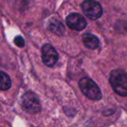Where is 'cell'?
Segmentation results:
<instances>
[{"label":"cell","mask_w":127,"mask_h":127,"mask_svg":"<svg viewBox=\"0 0 127 127\" xmlns=\"http://www.w3.org/2000/svg\"><path fill=\"white\" fill-rule=\"evenodd\" d=\"M58 59V53L51 44H46L42 47V60L48 67H53Z\"/></svg>","instance_id":"obj_5"},{"label":"cell","mask_w":127,"mask_h":127,"mask_svg":"<svg viewBox=\"0 0 127 127\" xmlns=\"http://www.w3.org/2000/svg\"><path fill=\"white\" fill-rule=\"evenodd\" d=\"M78 85L83 94L91 100H100L102 92L98 85L90 78H82L78 82Z\"/></svg>","instance_id":"obj_2"},{"label":"cell","mask_w":127,"mask_h":127,"mask_svg":"<svg viewBox=\"0 0 127 127\" xmlns=\"http://www.w3.org/2000/svg\"><path fill=\"white\" fill-rule=\"evenodd\" d=\"M11 85V80L9 75L4 71H0V90L6 91L10 89Z\"/></svg>","instance_id":"obj_9"},{"label":"cell","mask_w":127,"mask_h":127,"mask_svg":"<svg viewBox=\"0 0 127 127\" xmlns=\"http://www.w3.org/2000/svg\"><path fill=\"white\" fill-rule=\"evenodd\" d=\"M14 43L16 44V45L18 46V47H20V48L24 47L25 44V39H24V37H21V36H18V37H15Z\"/></svg>","instance_id":"obj_10"},{"label":"cell","mask_w":127,"mask_h":127,"mask_svg":"<svg viewBox=\"0 0 127 127\" xmlns=\"http://www.w3.org/2000/svg\"><path fill=\"white\" fill-rule=\"evenodd\" d=\"M109 81L118 95L127 97V73L124 70H113L110 74Z\"/></svg>","instance_id":"obj_1"},{"label":"cell","mask_w":127,"mask_h":127,"mask_svg":"<svg viewBox=\"0 0 127 127\" xmlns=\"http://www.w3.org/2000/svg\"><path fill=\"white\" fill-rule=\"evenodd\" d=\"M22 106L26 112L31 114H37L41 111L40 101L37 96L32 92H28L23 95Z\"/></svg>","instance_id":"obj_3"},{"label":"cell","mask_w":127,"mask_h":127,"mask_svg":"<svg viewBox=\"0 0 127 127\" xmlns=\"http://www.w3.org/2000/svg\"><path fill=\"white\" fill-rule=\"evenodd\" d=\"M48 29L52 33L58 36H63L64 34V32H65V28L64 26L63 23L58 19H51L49 22Z\"/></svg>","instance_id":"obj_8"},{"label":"cell","mask_w":127,"mask_h":127,"mask_svg":"<svg viewBox=\"0 0 127 127\" xmlns=\"http://www.w3.org/2000/svg\"><path fill=\"white\" fill-rule=\"evenodd\" d=\"M65 21L66 25L74 31H78V32L84 30L87 25L86 20L85 19V18L78 13H71V14L68 15Z\"/></svg>","instance_id":"obj_6"},{"label":"cell","mask_w":127,"mask_h":127,"mask_svg":"<svg viewBox=\"0 0 127 127\" xmlns=\"http://www.w3.org/2000/svg\"><path fill=\"white\" fill-rule=\"evenodd\" d=\"M81 6L85 16L92 20L98 19L103 14L102 6L95 0H85L82 3Z\"/></svg>","instance_id":"obj_4"},{"label":"cell","mask_w":127,"mask_h":127,"mask_svg":"<svg viewBox=\"0 0 127 127\" xmlns=\"http://www.w3.org/2000/svg\"><path fill=\"white\" fill-rule=\"evenodd\" d=\"M82 41L85 47L91 50H95L99 46V40L95 35L92 33H85L82 37Z\"/></svg>","instance_id":"obj_7"}]
</instances>
